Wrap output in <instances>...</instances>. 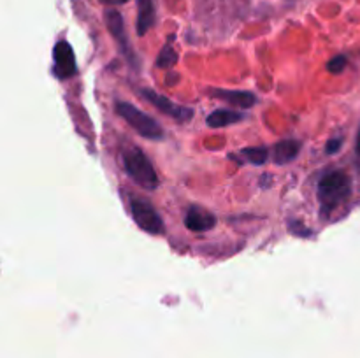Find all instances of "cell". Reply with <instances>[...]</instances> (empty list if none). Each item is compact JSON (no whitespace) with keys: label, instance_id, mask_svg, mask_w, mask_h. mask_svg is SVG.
<instances>
[{"label":"cell","instance_id":"1","mask_svg":"<svg viewBox=\"0 0 360 358\" xmlns=\"http://www.w3.org/2000/svg\"><path fill=\"white\" fill-rule=\"evenodd\" d=\"M352 193V181L347 172L330 171L323 174L319 183V200L322 214L329 216L338 206L345 202Z\"/></svg>","mask_w":360,"mask_h":358},{"label":"cell","instance_id":"2","mask_svg":"<svg viewBox=\"0 0 360 358\" xmlns=\"http://www.w3.org/2000/svg\"><path fill=\"white\" fill-rule=\"evenodd\" d=\"M123 167H125L127 174L134 179V183H137L139 186L146 190L158 188L160 181H158L157 171L150 158L139 147L130 146L129 150L123 151Z\"/></svg>","mask_w":360,"mask_h":358},{"label":"cell","instance_id":"3","mask_svg":"<svg viewBox=\"0 0 360 358\" xmlns=\"http://www.w3.org/2000/svg\"><path fill=\"white\" fill-rule=\"evenodd\" d=\"M116 112H118V114L122 116L137 133H141V135L146 137V139H164V130H162V126L158 125L151 116H148L146 112L137 109L136 105L130 104V102H116Z\"/></svg>","mask_w":360,"mask_h":358},{"label":"cell","instance_id":"4","mask_svg":"<svg viewBox=\"0 0 360 358\" xmlns=\"http://www.w3.org/2000/svg\"><path fill=\"white\" fill-rule=\"evenodd\" d=\"M130 209H132L134 221H136V225L141 230L153 235H158L164 232V221H162L160 214L157 213V209L148 200L132 199L130 200Z\"/></svg>","mask_w":360,"mask_h":358},{"label":"cell","instance_id":"5","mask_svg":"<svg viewBox=\"0 0 360 358\" xmlns=\"http://www.w3.org/2000/svg\"><path fill=\"white\" fill-rule=\"evenodd\" d=\"M141 95H143L144 100L150 102L151 105H155V107H157L158 111L164 112V114L174 118L176 121H181V123L188 121V119L193 116V111L190 107L176 104V102L169 100L167 97L160 95L158 91L150 90V88H143V90H141Z\"/></svg>","mask_w":360,"mask_h":358},{"label":"cell","instance_id":"6","mask_svg":"<svg viewBox=\"0 0 360 358\" xmlns=\"http://www.w3.org/2000/svg\"><path fill=\"white\" fill-rule=\"evenodd\" d=\"M53 72L58 79H69L76 74V56L67 41L56 42L53 48Z\"/></svg>","mask_w":360,"mask_h":358},{"label":"cell","instance_id":"7","mask_svg":"<svg viewBox=\"0 0 360 358\" xmlns=\"http://www.w3.org/2000/svg\"><path fill=\"white\" fill-rule=\"evenodd\" d=\"M104 20H105V27H108L109 34H111L112 37L116 39V42H118L120 48H122L123 55H125L127 58L130 60V62L136 63V60H134L132 51H130L129 41H127L125 23H123L122 14H120L118 11H115V9H108V11H105V13H104Z\"/></svg>","mask_w":360,"mask_h":358},{"label":"cell","instance_id":"8","mask_svg":"<svg viewBox=\"0 0 360 358\" xmlns=\"http://www.w3.org/2000/svg\"><path fill=\"white\" fill-rule=\"evenodd\" d=\"M185 225L192 232H207L217 225V218L202 207H190L185 214Z\"/></svg>","mask_w":360,"mask_h":358},{"label":"cell","instance_id":"9","mask_svg":"<svg viewBox=\"0 0 360 358\" xmlns=\"http://www.w3.org/2000/svg\"><path fill=\"white\" fill-rule=\"evenodd\" d=\"M211 97L218 98V100L229 102L234 107L248 109L257 104V97L252 91H239V90H220V88H213L210 90Z\"/></svg>","mask_w":360,"mask_h":358},{"label":"cell","instance_id":"10","mask_svg":"<svg viewBox=\"0 0 360 358\" xmlns=\"http://www.w3.org/2000/svg\"><path fill=\"white\" fill-rule=\"evenodd\" d=\"M155 25L153 0H137V35H146Z\"/></svg>","mask_w":360,"mask_h":358},{"label":"cell","instance_id":"11","mask_svg":"<svg viewBox=\"0 0 360 358\" xmlns=\"http://www.w3.org/2000/svg\"><path fill=\"white\" fill-rule=\"evenodd\" d=\"M299 147H301V144L295 142V140H292V139L278 142L276 146H274V151H273L274 164L285 165V164H288V161L295 160V157L299 154Z\"/></svg>","mask_w":360,"mask_h":358},{"label":"cell","instance_id":"12","mask_svg":"<svg viewBox=\"0 0 360 358\" xmlns=\"http://www.w3.org/2000/svg\"><path fill=\"white\" fill-rule=\"evenodd\" d=\"M243 114L238 111H232V109H218V111L211 112L207 116V125L213 126V128H221V126L234 125V123L241 121Z\"/></svg>","mask_w":360,"mask_h":358},{"label":"cell","instance_id":"13","mask_svg":"<svg viewBox=\"0 0 360 358\" xmlns=\"http://www.w3.org/2000/svg\"><path fill=\"white\" fill-rule=\"evenodd\" d=\"M241 154L246 161H250V164L264 165L266 164L267 157H269V151H267L266 147H245V150L241 151Z\"/></svg>","mask_w":360,"mask_h":358},{"label":"cell","instance_id":"14","mask_svg":"<svg viewBox=\"0 0 360 358\" xmlns=\"http://www.w3.org/2000/svg\"><path fill=\"white\" fill-rule=\"evenodd\" d=\"M176 62H178V53L174 51V48L171 44H165L162 48V51L158 53L157 67H160V69H171V67L176 65Z\"/></svg>","mask_w":360,"mask_h":358},{"label":"cell","instance_id":"15","mask_svg":"<svg viewBox=\"0 0 360 358\" xmlns=\"http://www.w3.org/2000/svg\"><path fill=\"white\" fill-rule=\"evenodd\" d=\"M347 63H348V58L345 55L334 56V58L327 63V69H329V72H333V74H340V72H343L345 67H347Z\"/></svg>","mask_w":360,"mask_h":358},{"label":"cell","instance_id":"16","mask_svg":"<svg viewBox=\"0 0 360 358\" xmlns=\"http://www.w3.org/2000/svg\"><path fill=\"white\" fill-rule=\"evenodd\" d=\"M341 146H343V139H341V137H334V139H330L329 142L326 144V151L329 154H334L341 150Z\"/></svg>","mask_w":360,"mask_h":358},{"label":"cell","instance_id":"17","mask_svg":"<svg viewBox=\"0 0 360 358\" xmlns=\"http://www.w3.org/2000/svg\"><path fill=\"white\" fill-rule=\"evenodd\" d=\"M290 230L294 232L295 235H301V237H308V235L311 234V230H308V228L302 227L301 221H295V223H290Z\"/></svg>","mask_w":360,"mask_h":358},{"label":"cell","instance_id":"18","mask_svg":"<svg viewBox=\"0 0 360 358\" xmlns=\"http://www.w3.org/2000/svg\"><path fill=\"white\" fill-rule=\"evenodd\" d=\"M101 2L105 4V6H120V4H125L129 0H101Z\"/></svg>","mask_w":360,"mask_h":358},{"label":"cell","instance_id":"19","mask_svg":"<svg viewBox=\"0 0 360 358\" xmlns=\"http://www.w3.org/2000/svg\"><path fill=\"white\" fill-rule=\"evenodd\" d=\"M355 147H357V153L360 154V130H359V133H357V144H355Z\"/></svg>","mask_w":360,"mask_h":358}]
</instances>
